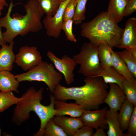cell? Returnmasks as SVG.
I'll return each mask as SVG.
<instances>
[{"label": "cell", "instance_id": "6da1fadb", "mask_svg": "<svg viewBox=\"0 0 136 136\" xmlns=\"http://www.w3.org/2000/svg\"><path fill=\"white\" fill-rule=\"evenodd\" d=\"M85 84L66 87L59 84L52 94L56 100H74L85 110L99 109L107 95L108 86L100 77H86Z\"/></svg>", "mask_w": 136, "mask_h": 136}, {"label": "cell", "instance_id": "7a4b0ae2", "mask_svg": "<svg viewBox=\"0 0 136 136\" xmlns=\"http://www.w3.org/2000/svg\"><path fill=\"white\" fill-rule=\"evenodd\" d=\"M14 5L11 0L5 16L0 18V27L5 28L2 33L6 42L10 43L17 36H24L30 32H39L43 28L41 21L44 14L39 8L37 0H28L24 5V15L15 14L10 16Z\"/></svg>", "mask_w": 136, "mask_h": 136}, {"label": "cell", "instance_id": "3957f363", "mask_svg": "<svg viewBox=\"0 0 136 136\" xmlns=\"http://www.w3.org/2000/svg\"><path fill=\"white\" fill-rule=\"evenodd\" d=\"M117 24L107 11H103L90 21L82 23L81 35L97 46L104 44L112 48H117L123 29Z\"/></svg>", "mask_w": 136, "mask_h": 136}, {"label": "cell", "instance_id": "277c9868", "mask_svg": "<svg viewBox=\"0 0 136 136\" xmlns=\"http://www.w3.org/2000/svg\"><path fill=\"white\" fill-rule=\"evenodd\" d=\"M19 82L38 81L44 82L52 94L56 86L60 84L63 75L56 70L51 63L42 61L35 67L22 73L14 75Z\"/></svg>", "mask_w": 136, "mask_h": 136}, {"label": "cell", "instance_id": "5b68a950", "mask_svg": "<svg viewBox=\"0 0 136 136\" xmlns=\"http://www.w3.org/2000/svg\"><path fill=\"white\" fill-rule=\"evenodd\" d=\"M43 90L42 87L37 90L32 87L22 95L13 110L11 118L13 123L19 126L29 119L30 112H35L37 103L43 99Z\"/></svg>", "mask_w": 136, "mask_h": 136}, {"label": "cell", "instance_id": "8992f818", "mask_svg": "<svg viewBox=\"0 0 136 136\" xmlns=\"http://www.w3.org/2000/svg\"><path fill=\"white\" fill-rule=\"evenodd\" d=\"M73 58L80 68L78 72L85 77L96 75L102 69L98 56V46L90 42H85L80 52Z\"/></svg>", "mask_w": 136, "mask_h": 136}, {"label": "cell", "instance_id": "52a82bcc", "mask_svg": "<svg viewBox=\"0 0 136 136\" xmlns=\"http://www.w3.org/2000/svg\"><path fill=\"white\" fill-rule=\"evenodd\" d=\"M42 61L41 54L35 46H23L15 55V62L26 71L38 65Z\"/></svg>", "mask_w": 136, "mask_h": 136}, {"label": "cell", "instance_id": "ba28073f", "mask_svg": "<svg viewBox=\"0 0 136 136\" xmlns=\"http://www.w3.org/2000/svg\"><path fill=\"white\" fill-rule=\"evenodd\" d=\"M47 55L55 68L64 76L67 84L69 85L73 82V72L77 64L73 58L65 55L60 59L50 51L47 52Z\"/></svg>", "mask_w": 136, "mask_h": 136}, {"label": "cell", "instance_id": "9c48e42d", "mask_svg": "<svg viewBox=\"0 0 136 136\" xmlns=\"http://www.w3.org/2000/svg\"><path fill=\"white\" fill-rule=\"evenodd\" d=\"M70 0L61 2L58 10L54 16L52 17L46 16L44 17L43 22L48 36L57 38L60 36L62 31L61 27L64 21V11Z\"/></svg>", "mask_w": 136, "mask_h": 136}, {"label": "cell", "instance_id": "30bf717a", "mask_svg": "<svg viewBox=\"0 0 136 136\" xmlns=\"http://www.w3.org/2000/svg\"><path fill=\"white\" fill-rule=\"evenodd\" d=\"M107 109V107H104L92 111L85 110L80 117L84 125L96 129L99 128L107 129L105 116Z\"/></svg>", "mask_w": 136, "mask_h": 136}, {"label": "cell", "instance_id": "8fae6325", "mask_svg": "<svg viewBox=\"0 0 136 136\" xmlns=\"http://www.w3.org/2000/svg\"><path fill=\"white\" fill-rule=\"evenodd\" d=\"M120 49L136 48V18L128 19L122 32L120 44Z\"/></svg>", "mask_w": 136, "mask_h": 136}, {"label": "cell", "instance_id": "7c38bea8", "mask_svg": "<svg viewBox=\"0 0 136 136\" xmlns=\"http://www.w3.org/2000/svg\"><path fill=\"white\" fill-rule=\"evenodd\" d=\"M110 90L104 99L103 103L106 104L110 110L118 111L126 99L125 94L120 86L115 83H110Z\"/></svg>", "mask_w": 136, "mask_h": 136}, {"label": "cell", "instance_id": "4fadbf2b", "mask_svg": "<svg viewBox=\"0 0 136 136\" xmlns=\"http://www.w3.org/2000/svg\"><path fill=\"white\" fill-rule=\"evenodd\" d=\"M53 119L54 123L68 136H74L77 131L84 125L80 117H68L65 115L55 116Z\"/></svg>", "mask_w": 136, "mask_h": 136}, {"label": "cell", "instance_id": "5bb4252c", "mask_svg": "<svg viewBox=\"0 0 136 136\" xmlns=\"http://www.w3.org/2000/svg\"><path fill=\"white\" fill-rule=\"evenodd\" d=\"M54 108L57 111L55 116L69 115L74 117H80L84 109L76 102L67 103L64 100H55Z\"/></svg>", "mask_w": 136, "mask_h": 136}, {"label": "cell", "instance_id": "9a60e30c", "mask_svg": "<svg viewBox=\"0 0 136 136\" xmlns=\"http://www.w3.org/2000/svg\"><path fill=\"white\" fill-rule=\"evenodd\" d=\"M50 103L47 106L43 105L41 111L37 116L40 121L39 131L33 134L34 136H43L44 127L47 122L56 116L57 111L54 108L55 99L52 94L50 95Z\"/></svg>", "mask_w": 136, "mask_h": 136}, {"label": "cell", "instance_id": "2e32d148", "mask_svg": "<svg viewBox=\"0 0 136 136\" xmlns=\"http://www.w3.org/2000/svg\"><path fill=\"white\" fill-rule=\"evenodd\" d=\"M14 44L13 41L9 45L2 46L0 49V71H10L12 69L15 59L13 50Z\"/></svg>", "mask_w": 136, "mask_h": 136}, {"label": "cell", "instance_id": "e0dca14e", "mask_svg": "<svg viewBox=\"0 0 136 136\" xmlns=\"http://www.w3.org/2000/svg\"><path fill=\"white\" fill-rule=\"evenodd\" d=\"M118 114V111L107 110L105 117L108 127L107 132L108 136H126V134L124 133L121 128Z\"/></svg>", "mask_w": 136, "mask_h": 136}, {"label": "cell", "instance_id": "ac0fdd59", "mask_svg": "<svg viewBox=\"0 0 136 136\" xmlns=\"http://www.w3.org/2000/svg\"><path fill=\"white\" fill-rule=\"evenodd\" d=\"M19 82L10 71H0V91H14L19 93L18 89Z\"/></svg>", "mask_w": 136, "mask_h": 136}, {"label": "cell", "instance_id": "d6986e66", "mask_svg": "<svg viewBox=\"0 0 136 136\" xmlns=\"http://www.w3.org/2000/svg\"><path fill=\"white\" fill-rule=\"evenodd\" d=\"M100 77L106 83H115L118 84L122 89V85L125 78L119 74L112 66L106 69H101L95 76Z\"/></svg>", "mask_w": 136, "mask_h": 136}, {"label": "cell", "instance_id": "ffe728a7", "mask_svg": "<svg viewBox=\"0 0 136 136\" xmlns=\"http://www.w3.org/2000/svg\"><path fill=\"white\" fill-rule=\"evenodd\" d=\"M127 1L126 0H110L107 11L117 23L124 17V9Z\"/></svg>", "mask_w": 136, "mask_h": 136}, {"label": "cell", "instance_id": "44dd1931", "mask_svg": "<svg viewBox=\"0 0 136 136\" xmlns=\"http://www.w3.org/2000/svg\"><path fill=\"white\" fill-rule=\"evenodd\" d=\"M134 106L132 103L126 99L119 110L118 120L121 128L123 132L128 129Z\"/></svg>", "mask_w": 136, "mask_h": 136}, {"label": "cell", "instance_id": "7402d4cb", "mask_svg": "<svg viewBox=\"0 0 136 136\" xmlns=\"http://www.w3.org/2000/svg\"><path fill=\"white\" fill-rule=\"evenodd\" d=\"M110 51L112 56V66L126 79L135 78L126 64L111 48Z\"/></svg>", "mask_w": 136, "mask_h": 136}, {"label": "cell", "instance_id": "603a6c76", "mask_svg": "<svg viewBox=\"0 0 136 136\" xmlns=\"http://www.w3.org/2000/svg\"><path fill=\"white\" fill-rule=\"evenodd\" d=\"M122 89L123 91L126 99L136 105V79L134 78L125 79L122 85Z\"/></svg>", "mask_w": 136, "mask_h": 136}, {"label": "cell", "instance_id": "cb8c5ba5", "mask_svg": "<svg viewBox=\"0 0 136 136\" xmlns=\"http://www.w3.org/2000/svg\"><path fill=\"white\" fill-rule=\"evenodd\" d=\"M41 12L46 16L52 17L58 10L61 2L60 0H37Z\"/></svg>", "mask_w": 136, "mask_h": 136}, {"label": "cell", "instance_id": "d4e9b609", "mask_svg": "<svg viewBox=\"0 0 136 136\" xmlns=\"http://www.w3.org/2000/svg\"><path fill=\"white\" fill-rule=\"evenodd\" d=\"M111 48L107 45L102 44L98 46V56L102 69L112 66Z\"/></svg>", "mask_w": 136, "mask_h": 136}, {"label": "cell", "instance_id": "484cf974", "mask_svg": "<svg viewBox=\"0 0 136 136\" xmlns=\"http://www.w3.org/2000/svg\"><path fill=\"white\" fill-rule=\"evenodd\" d=\"M21 99L16 96L12 91L0 92V112H3Z\"/></svg>", "mask_w": 136, "mask_h": 136}, {"label": "cell", "instance_id": "4316f807", "mask_svg": "<svg viewBox=\"0 0 136 136\" xmlns=\"http://www.w3.org/2000/svg\"><path fill=\"white\" fill-rule=\"evenodd\" d=\"M124 61L128 69L136 78V57L134 56L128 49H125L120 51L116 52Z\"/></svg>", "mask_w": 136, "mask_h": 136}, {"label": "cell", "instance_id": "83f0119b", "mask_svg": "<svg viewBox=\"0 0 136 136\" xmlns=\"http://www.w3.org/2000/svg\"><path fill=\"white\" fill-rule=\"evenodd\" d=\"M43 136H67L65 132L53 121V118L50 119L45 125L43 131Z\"/></svg>", "mask_w": 136, "mask_h": 136}, {"label": "cell", "instance_id": "f1b7e54d", "mask_svg": "<svg viewBox=\"0 0 136 136\" xmlns=\"http://www.w3.org/2000/svg\"><path fill=\"white\" fill-rule=\"evenodd\" d=\"M88 0H76L77 4L74 15L72 20L76 25L82 23L85 19L86 5Z\"/></svg>", "mask_w": 136, "mask_h": 136}, {"label": "cell", "instance_id": "f546056e", "mask_svg": "<svg viewBox=\"0 0 136 136\" xmlns=\"http://www.w3.org/2000/svg\"><path fill=\"white\" fill-rule=\"evenodd\" d=\"M73 23L72 19L64 21L62 25L61 29L64 32L67 40L76 43L77 40L72 31Z\"/></svg>", "mask_w": 136, "mask_h": 136}, {"label": "cell", "instance_id": "4dcf8cb0", "mask_svg": "<svg viewBox=\"0 0 136 136\" xmlns=\"http://www.w3.org/2000/svg\"><path fill=\"white\" fill-rule=\"evenodd\" d=\"M77 4L76 0H70L67 4L63 15L64 21L72 19L74 15Z\"/></svg>", "mask_w": 136, "mask_h": 136}, {"label": "cell", "instance_id": "1f68e13d", "mask_svg": "<svg viewBox=\"0 0 136 136\" xmlns=\"http://www.w3.org/2000/svg\"><path fill=\"white\" fill-rule=\"evenodd\" d=\"M127 130L126 136H136V105L134 106Z\"/></svg>", "mask_w": 136, "mask_h": 136}, {"label": "cell", "instance_id": "d6a6232c", "mask_svg": "<svg viewBox=\"0 0 136 136\" xmlns=\"http://www.w3.org/2000/svg\"><path fill=\"white\" fill-rule=\"evenodd\" d=\"M94 133L93 128L84 124L77 131L74 136H92Z\"/></svg>", "mask_w": 136, "mask_h": 136}, {"label": "cell", "instance_id": "836d02e7", "mask_svg": "<svg viewBox=\"0 0 136 136\" xmlns=\"http://www.w3.org/2000/svg\"><path fill=\"white\" fill-rule=\"evenodd\" d=\"M136 11V0H130L127 1L125 7L124 16H127Z\"/></svg>", "mask_w": 136, "mask_h": 136}, {"label": "cell", "instance_id": "e575fe53", "mask_svg": "<svg viewBox=\"0 0 136 136\" xmlns=\"http://www.w3.org/2000/svg\"><path fill=\"white\" fill-rule=\"evenodd\" d=\"M95 132L94 133L93 136H107V134L105 132L104 129L99 128L97 129Z\"/></svg>", "mask_w": 136, "mask_h": 136}, {"label": "cell", "instance_id": "d590c367", "mask_svg": "<svg viewBox=\"0 0 136 136\" xmlns=\"http://www.w3.org/2000/svg\"><path fill=\"white\" fill-rule=\"evenodd\" d=\"M6 42L4 38L2 33L1 32V27H0V45L1 46L6 44Z\"/></svg>", "mask_w": 136, "mask_h": 136}, {"label": "cell", "instance_id": "8d00e7d4", "mask_svg": "<svg viewBox=\"0 0 136 136\" xmlns=\"http://www.w3.org/2000/svg\"><path fill=\"white\" fill-rule=\"evenodd\" d=\"M5 6V5L3 3L0 2V16L1 14V11Z\"/></svg>", "mask_w": 136, "mask_h": 136}, {"label": "cell", "instance_id": "74e56055", "mask_svg": "<svg viewBox=\"0 0 136 136\" xmlns=\"http://www.w3.org/2000/svg\"><path fill=\"white\" fill-rule=\"evenodd\" d=\"M7 0H0V2L3 3L5 5V6H8V5L6 2Z\"/></svg>", "mask_w": 136, "mask_h": 136}, {"label": "cell", "instance_id": "f35d334b", "mask_svg": "<svg viewBox=\"0 0 136 136\" xmlns=\"http://www.w3.org/2000/svg\"><path fill=\"white\" fill-rule=\"evenodd\" d=\"M1 130L0 128V136H1Z\"/></svg>", "mask_w": 136, "mask_h": 136}, {"label": "cell", "instance_id": "ab89813d", "mask_svg": "<svg viewBox=\"0 0 136 136\" xmlns=\"http://www.w3.org/2000/svg\"><path fill=\"white\" fill-rule=\"evenodd\" d=\"M66 0H60L61 2H62L65 1Z\"/></svg>", "mask_w": 136, "mask_h": 136}, {"label": "cell", "instance_id": "60d3db41", "mask_svg": "<svg viewBox=\"0 0 136 136\" xmlns=\"http://www.w3.org/2000/svg\"><path fill=\"white\" fill-rule=\"evenodd\" d=\"M127 1H128L130 0H126Z\"/></svg>", "mask_w": 136, "mask_h": 136}, {"label": "cell", "instance_id": "b9f144b4", "mask_svg": "<svg viewBox=\"0 0 136 136\" xmlns=\"http://www.w3.org/2000/svg\"></svg>", "mask_w": 136, "mask_h": 136}]
</instances>
